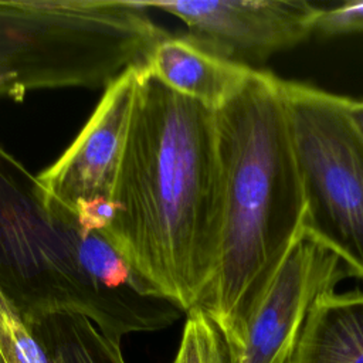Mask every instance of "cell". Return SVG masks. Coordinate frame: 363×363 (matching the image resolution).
Returning a JSON list of instances; mask_svg holds the SVG:
<instances>
[{"label": "cell", "mask_w": 363, "mask_h": 363, "mask_svg": "<svg viewBox=\"0 0 363 363\" xmlns=\"http://www.w3.org/2000/svg\"><path fill=\"white\" fill-rule=\"evenodd\" d=\"M112 199L116 216L101 234L150 294L184 313L200 306L223 220L216 111L149 77L143 64Z\"/></svg>", "instance_id": "6da1fadb"}, {"label": "cell", "mask_w": 363, "mask_h": 363, "mask_svg": "<svg viewBox=\"0 0 363 363\" xmlns=\"http://www.w3.org/2000/svg\"><path fill=\"white\" fill-rule=\"evenodd\" d=\"M216 121L221 235L216 277L197 308L231 345L303 235L305 199L281 78L254 69Z\"/></svg>", "instance_id": "7a4b0ae2"}, {"label": "cell", "mask_w": 363, "mask_h": 363, "mask_svg": "<svg viewBox=\"0 0 363 363\" xmlns=\"http://www.w3.org/2000/svg\"><path fill=\"white\" fill-rule=\"evenodd\" d=\"M0 289L26 325L88 318L106 336L153 332L184 312L147 291L101 233L44 200L37 176L0 146Z\"/></svg>", "instance_id": "3957f363"}, {"label": "cell", "mask_w": 363, "mask_h": 363, "mask_svg": "<svg viewBox=\"0 0 363 363\" xmlns=\"http://www.w3.org/2000/svg\"><path fill=\"white\" fill-rule=\"evenodd\" d=\"M166 35L138 0L0 1V96L105 89Z\"/></svg>", "instance_id": "277c9868"}, {"label": "cell", "mask_w": 363, "mask_h": 363, "mask_svg": "<svg viewBox=\"0 0 363 363\" xmlns=\"http://www.w3.org/2000/svg\"><path fill=\"white\" fill-rule=\"evenodd\" d=\"M282 94L303 189V231L363 278V138L342 96L285 79Z\"/></svg>", "instance_id": "5b68a950"}, {"label": "cell", "mask_w": 363, "mask_h": 363, "mask_svg": "<svg viewBox=\"0 0 363 363\" xmlns=\"http://www.w3.org/2000/svg\"><path fill=\"white\" fill-rule=\"evenodd\" d=\"M138 1L147 11L177 17L189 28L191 40L247 67L315 33V21L322 10L305 0Z\"/></svg>", "instance_id": "8992f818"}, {"label": "cell", "mask_w": 363, "mask_h": 363, "mask_svg": "<svg viewBox=\"0 0 363 363\" xmlns=\"http://www.w3.org/2000/svg\"><path fill=\"white\" fill-rule=\"evenodd\" d=\"M345 272L337 255L303 233L228 345L234 363H286L313 303Z\"/></svg>", "instance_id": "52a82bcc"}, {"label": "cell", "mask_w": 363, "mask_h": 363, "mask_svg": "<svg viewBox=\"0 0 363 363\" xmlns=\"http://www.w3.org/2000/svg\"><path fill=\"white\" fill-rule=\"evenodd\" d=\"M142 64L116 77L58 159L37 174L47 204L74 214L81 201L112 199L123 159Z\"/></svg>", "instance_id": "ba28073f"}, {"label": "cell", "mask_w": 363, "mask_h": 363, "mask_svg": "<svg viewBox=\"0 0 363 363\" xmlns=\"http://www.w3.org/2000/svg\"><path fill=\"white\" fill-rule=\"evenodd\" d=\"M143 69L169 89L217 111L241 89L255 68L220 57L187 34H167L152 47Z\"/></svg>", "instance_id": "9c48e42d"}, {"label": "cell", "mask_w": 363, "mask_h": 363, "mask_svg": "<svg viewBox=\"0 0 363 363\" xmlns=\"http://www.w3.org/2000/svg\"><path fill=\"white\" fill-rule=\"evenodd\" d=\"M286 363H363V292L322 295Z\"/></svg>", "instance_id": "30bf717a"}, {"label": "cell", "mask_w": 363, "mask_h": 363, "mask_svg": "<svg viewBox=\"0 0 363 363\" xmlns=\"http://www.w3.org/2000/svg\"><path fill=\"white\" fill-rule=\"evenodd\" d=\"M27 326L54 363H126L121 342L104 335L85 316L55 313Z\"/></svg>", "instance_id": "8fae6325"}, {"label": "cell", "mask_w": 363, "mask_h": 363, "mask_svg": "<svg viewBox=\"0 0 363 363\" xmlns=\"http://www.w3.org/2000/svg\"><path fill=\"white\" fill-rule=\"evenodd\" d=\"M172 363H234L225 337L201 308L187 313Z\"/></svg>", "instance_id": "7c38bea8"}, {"label": "cell", "mask_w": 363, "mask_h": 363, "mask_svg": "<svg viewBox=\"0 0 363 363\" xmlns=\"http://www.w3.org/2000/svg\"><path fill=\"white\" fill-rule=\"evenodd\" d=\"M315 33L325 35L363 33V1H346L322 9L315 21Z\"/></svg>", "instance_id": "4fadbf2b"}, {"label": "cell", "mask_w": 363, "mask_h": 363, "mask_svg": "<svg viewBox=\"0 0 363 363\" xmlns=\"http://www.w3.org/2000/svg\"><path fill=\"white\" fill-rule=\"evenodd\" d=\"M342 105L346 116L363 138V99H352L342 96Z\"/></svg>", "instance_id": "5bb4252c"}, {"label": "cell", "mask_w": 363, "mask_h": 363, "mask_svg": "<svg viewBox=\"0 0 363 363\" xmlns=\"http://www.w3.org/2000/svg\"><path fill=\"white\" fill-rule=\"evenodd\" d=\"M0 363H10V360L7 359V356H6V353L3 352V349H1V346H0Z\"/></svg>", "instance_id": "9a60e30c"}, {"label": "cell", "mask_w": 363, "mask_h": 363, "mask_svg": "<svg viewBox=\"0 0 363 363\" xmlns=\"http://www.w3.org/2000/svg\"><path fill=\"white\" fill-rule=\"evenodd\" d=\"M10 363H11V362H10Z\"/></svg>", "instance_id": "2e32d148"}]
</instances>
